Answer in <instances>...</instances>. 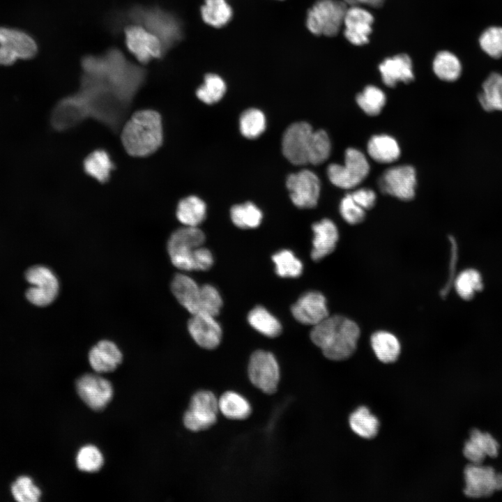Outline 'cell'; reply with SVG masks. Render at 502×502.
Instances as JSON below:
<instances>
[{
  "instance_id": "obj_50",
  "label": "cell",
  "mask_w": 502,
  "mask_h": 502,
  "mask_svg": "<svg viewBox=\"0 0 502 502\" xmlns=\"http://www.w3.org/2000/svg\"><path fill=\"white\" fill-rule=\"evenodd\" d=\"M449 241L450 243L449 275L447 282L440 291V295L442 298H445L448 295L452 285H453V282L455 280V271L458 258V248L455 239L453 236H450Z\"/></svg>"
},
{
  "instance_id": "obj_19",
  "label": "cell",
  "mask_w": 502,
  "mask_h": 502,
  "mask_svg": "<svg viewBox=\"0 0 502 502\" xmlns=\"http://www.w3.org/2000/svg\"><path fill=\"white\" fill-rule=\"evenodd\" d=\"M89 117L85 104L76 93L59 101L54 107L52 115V126L58 130L71 128Z\"/></svg>"
},
{
  "instance_id": "obj_13",
  "label": "cell",
  "mask_w": 502,
  "mask_h": 502,
  "mask_svg": "<svg viewBox=\"0 0 502 502\" xmlns=\"http://www.w3.org/2000/svg\"><path fill=\"white\" fill-rule=\"evenodd\" d=\"M312 126L307 122L291 124L285 130L282 141L284 157L292 164L308 163L309 150L313 134Z\"/></svg>"
},
{
  "instance_id": "obj_14",
  "label": "cell",
  "mask_w": 502,
  "mask_h": 502,
  "mask_svg": "<svg viewBox=\"0 0 502 502\" xmlns=\"http://www.w3.org/2000/svg\"><path fill=\"white\" fill-rule=\"evenodd\" d=\"M290 198L300 208H311L317 204L320 192V181L312 171L303 169L289 174L286 181Z\"/></svg>"
},
{
  "instance_id": "obj_46",
  "label": "cell",
  "mask_w": 502,
  "mask_h": 502,
  "mask_svg": "<svg viewBox=\"0 0 502 502\" xmlns=\"http://www.w3.org/2000/svg\"><path fill=\"white\" fill-rule=\"evenodd\" d=\"M222 306V300L217 289L208 284L202 285L198 313L216 317Z\"/></svg>"
},
{
  "instance_id": "obj_47",
  "label": "cell",
  "mask_w": 502,
  "mask_h": 502,
  "mask_svg": "<svg viewBox=\"0 0 502 502\" xmlns=\"http://www.w3.org/2000/svg\"><path fill=\"white\" fill-rule=\"evenodd\" d=\"M12 494L20 502H36L41 492L32 480L26 476L18 478L11 487Z\"/></svg>"
},
{
  "instance_id": "obj_34",
  "label": "cell",
  "mask_w": 502,
  "mask_h": 502,
  "mask_svg": "<svg viewBox=\"0 0 502 502\" xmlns=\"http://www.w3.org/2000/svg\"><path fill=\"white\" fill-rule=\"evenodd\" d=\"M351 429L364 439L374 438L378 433L379 422L365 406H360L349 417Z\"/></svg>"
},
{
  "instance_id": "obj_42",
  "label": "cell",
  "mask_w": 502,
  "mask_h": 502,
  "mask_svg": "<svg viewBox=\"0 0 502 502\" xmlns=\"http://www.w3.org/2000/svg\"><path fill=\"white\" fill-rule=\"evenodd\" d=\"M356 102L368 115L380 113L386 103L385 93L378 87L370 85L356 96Z\"/></svg>"
},
{
  "instance_id": "obj_30",
  "label": "cell",
  "mask_w": 502,
  "mask_h": 502,
  "mask_svg": "<svg viewBox=\"0 0 502 502\" xmlns=\"http://www.w3.org/2000/svg\"><path fill=\"white\" fill-rule=\"evenodd\" d=\"M206 206L197 196H188L181 199L177 206L176 218L185 226L197 227L206 218Z\"/></svg>"
},
{
  "instance_id": "obj_12",
  "label": "cell",
  "mask_w": 502,
  "mask_h": 502,
  "mask_svg": "<svg viewBox=\"0 0 502 502\" xmlns=\"http://www.w3.org/2000/svg\"><path fill=\"white\" fill-rule=\"evenodd\" d=\"M135 18L144 23L146 29L162 43L165 49L180 39L181 27L172 15L158 9L135 10Z\"/></svg>"
},
{
  "instance_id": "obj_36",
  "label": "cell",
  "mask_w": 502,
  "mask_h": 502,
  "mask_svg": "<svg viewBox=\"0 0 502 502\" xmlns=\"http://www.w3.org/2000/svg\"><path fill=\"white\" fill-rule=\"evenodd\" d=\"M433 70L439 79L452 82L459 78L462 65L455 54L448 51H441L434 59Z\"/></svg>"
},
{
  "instance_id": "obj_3",
  "label": "cell",
  "mask_w": 502,
  "mask_h": 502,
  "mask_svg": "<svg viewBox=\"0 0 502 502\" xmlns=\"http://www.w3.org/2000/svg\"><path fill=\"white\" fill-rule=\"evenodd\" d=\"M89 117L118 129L123 121L129 103L120 98L99 79L84 75L80 91Z\"/></svg>"
},
{
  "instance_id": "obj_44",
  "label": "cell",
  "mask_w": 502,
  "mask_h": 502,
  "mask_svg": "<svg viewBox=\"0 0 502 502\" xmlns=\"http://www.w3.org/2000/svg\"><path fill=\"white\" fill-rule=\"evenodd\" d=\"M103 456L95 446L86 445L82 447L76 456L77 468L84 472H96L102 467Z\"/></svg>"
},
{
  "instance_id": "obj_55",
  "label": "cell",
  "mask_w": 502,
  "mask_h": 502,
  "mask_svg": "<svg viewBox=\"0 0 502 502\" xmlns=\"http://www.w3.org/2000/svg\"><path fill=\"white\" fill-rule=\"evenodd\" d=\"M347 6H359L361 4L368 5L372 7H379L385 0H342Z\"/></svg>"
},
{
  "instance_id": "obj_23",
  "label": "cell",
  "mask_w": 502,
  "mask_h": 502,
  "mask_svg": "<svg viewBox=\"0 0 502 502\" xmlns=\"http://www.w3.org/2000/svg\"><path fill=\"white\" fill-rule=\"evenodd\" d=\"M122 353L113 342L104 340L94 345L89 353V363L98 373L114 370L122 361Z\"/></svg>"
},
{
  "instance_id": "obj_16",
  "label": "cell",
  "mask_w": 502,
  "mask_h": 502,
  "mask_svg": "<svg viewBox=\"0 0 502 502\" xmlns=\"http://www.w3.org/2000/svg\"><path fill=\"white\" fill-rule=\"evenodd\" d=\"M76 388L81 399L93 410H101L110 402L113 388L106 379L96 374H86L76 383Z\"/></svg>"
},
{
  "instance_id": "obj_24",
  "label": "cell",
  "mask_w": 502,
  "mask_h": 502,
  "mask_svg": "<svg viewBox=\"0 0 502 502\" xmlns=\"http://www.w3.org/2000/svg\"><path fill=\"white\" fill-rule=\"evenodd\" d=\"M379 69L383 83L389 87L395 86L399 82H410L414 77L411 60L404 54L386 59Z\"/></svg>"
},
{
  "instance_id": "obj_20",
  "label": "cell",
  "mask_w": 502,
  "mask_h": 502,
  "mask_svg": "<svg viewBox=\"0 0 502 502\" xmlns=\"http://www.w3.org/2000/svg\"><path fill=\"white\" fill-rule=\"evenodd\" d=\"M188 329L195 342L202 348L213 349L220 343L222 328L215 317L201 313L192 314Z\"/></svg>"
},
{
  "instance_id": "obj_25",
  "label": "cell",
  "mask_w": 502,
  "mask_h": 502,
  "mask_svg": "<svg viewBox=\"0 0 502 502\" xmlns=\"http://www.w3.org/2000/svg\"><path fill=\"white\" fill-rule=\"evenodd\" d=\"M171 290L179 303L191 314L199 312L201 287L187 275L176 274L171 283Z\"/></svg>"
},
{
  "instance_id": "obj_43",
  "label": "cell",
  "mask_w": 502,
  "mask_h": 502,
  "mask_svg": "<svg viewBox=\"0 0 502 502\" xmlns=\"http://www.w3.org/2000/svg\"><path fill=\"white\" fill-rule=\"evenodd\" d=\"M330 142L323 130L314 131L309 150L308 163L319 165L326 161L330 152Z\"/></svg>"
},
{
  "instance_id": "obj_5",
  "label": "cell",
  "mask_w": 502,
  "mask_h": 502,
  "mask_svg": "<svg viewBox=\"0 0 502 502\" xmlns=\"http://www.w3.org/2000/svg\"><path fill=\"white\" fill-rule=\"evenodd\" d=\"M347 8L342 0H318L307 13V29L317 36H335L343 24Z\"/></svg>"
},
{
  "instance_id": "obj_28",
  "label": "cell",
  "mask_w": 502,
  "mask_h": 502,
  "mask_svg": "<svg viewBox=\"0 0 502 502\" xmlns=\"http://www.w3.org/2000/svg\"><path fill=\"white\" fill-rule=\"evenodd\" d=\"M372 348L377 358L385 363L395 362L400 353V343L393 333L380 330L370 338Z\"/></svg>"
},
{
  "instance_id": "obj_33",
  "label": "cell",
  "mask_w": 502,
  "mask_h": 502,
  "mask_svg": "<svg viewBox=\"0 0 502 502\" xmlns=\"http://www.w3.org/2000/svg\"><path fill=\"white\" fill-rule=\"evenodd\" d=\"M113 167L109 154L101 149L91 153L84 161L85 172L101 183L108 180Z\"/></svg>"
},
{
  "instance_id": "obj_4",
  "label": "cell",
  "mask_w": 502,
  "mask_h": 502,
  "mask_svg": "<svg viewBox=\"0 0 502 502\" xmlns=\"http://www.w3.org/2000/svg\"><path fill=\"white\" fill-rule=\"evenodd\" d=\"M121 141L127 153L135 157H144L154 153L162 144L161 116L152 109L135 112L124 124Z\"/></svg>"
},
{
  "instance_id": "obj_10",
  "label": "cell",
  "mask_w": 502,
  "mask_h": 502,
  "mask_svg": "<svg viewBox=\"0 0 502 502\" xmlns=\"http://www.w3.org/2000/svg\"><path fill=\"white\" fill-rule=\"evenodd\" d=\"M26 281L32 286L26 292L29 302L37 306H46L56 298L59 281L54 273L44 266H34L25 273Z\"/></svg>"
},
{
  "instance_id": "obj_29",
  "label": "cell",
  "mask_w": 502,
  "mask_h": 502,
  "mask_svg": "<svg viewBox=\"0 0 502 502\" xmlns=\"http://www.w3.org/2000/svg\"><path fill=\"white\" fill-rule=\"evenodd\" d=\"M478 101L486 111L502 110L501 74L494 72L489 75L482 83Z\"/></svg>"
},
{
  "instance_id": "obj_11",
  "label": "cell",
  "mask_w": 502,
  "mask_h": 502,
  "mask_svg": "<svg viewBox=\"0 0 502 502\" xmlns=\"http://www.w3.org/2000/svg\"><path fill=\"white\" fill-rule=\"evenodd\" d=\"M464 492L471 498L490 496L495 491L502 490V473L482 464H469L464 471Z\"/></svg>"
},
{
  "instance_id": "obj_2",
  "label": "cell",
  "mask_w": 502,
  "mask_h": 502,
  "mask_svg": "<svg viewBox=\"0 0 502 502\" xmlns=\"http://www.w3.org/2000/svg\"><path fill=\"white\" fill-rule=\"evenodd\" d=\"M359 336L357 324L341 315L328 316L310 332L312 342L332 360L350 357L356 351Z\"/></svg>"
},
{
  "instance_id": "obj_6",
  "label": "cell",
  "mask_w": 502,
  "mask_h": 502,
  "mask_svg": "<svg viewBox=\"0 0 502 502\" xmlns=\"http://www.w3.org/2000/svg\"><path fill=\"white\" fill-rule=\"evenodd\" d=\"M204 241V233L197 227L185 226L175 230L167 242L172 264L183 271H193L194 253Z\"/></svg>"
},
{
  "instance_id": "obj_49",
  "label": "cell",
  "mask_w": 502,
  "mask_h": 502,
  "mask_svg": "<svg viewBox=\"0 0 502 502\" xmlns=\"http://www.w3.org/2000/svg\"><path fill=\"white\" fill-rule=\"evenodd\" d=\"M365 211L352 199L350 194L346 195L340 204V212L342 217L351 225L361 222L365 218Z\"/></svg>"
},
{
  "instance_id": "obj_18",
  "label": "cell",
  "mask_w": 502,
  "mask_h": 502,
  "mask_svg": "<svg viewBox=\"0 0 502 502\" xmlns=\"http://www.w3.org/2000/svg\"><path fill=\"white\" fill-rule=\"evenodd\" d=\"M291 311L298 322L313 326L328 317L326 299L317 291H307L301 295L292 305Z\"/></svg>"
},
{
  "instance_id": "obj_7",
  "label": "cell",
  "mask_w": 502,
  "mask_h": 502,
  "mask_svg": "<svg viewBox=\"0 0 502 502\" xmlns=\"http://www.w3.org/2000/svg\"><path fill=\"white\" fill-rule=\"evenodd\" d=\"M369 163L365 155L353 148L347 149L344 164H331L328 167L327 174L330 182L335 186L350 189L358 185L367 176Z\"/></svg>"
},
{
  "instance_id": "obj_45",
  "label": "cell",
  "mask_w": 502,
  "mask_h": 502,
  "mask_svg": "<svg viewBox=\"0 0 502 502\" xmlns=\"http://www.w3.org/2000/svg\"><path fill=\"white\" fill-rule=\"evenodd\" d=\"M481 49L494 59L502 56V27L493 26L485 29L480 36Z\"/></svg>"
},
{
  "instance_id": "obj_9",
  "label": "cell",
  "mask_w": 502,
  "mask_h": 502,
  "mask_svg": "<svg viewBox=\"0 0 502 502\" xmlns=\"http://www.w3.org/2000/svg\"><path fill=\"white\" fill-rule=\"evenodd\" d=\"M248 376L259 390L267 394L274 393L280 381V368L274 355L264 350L255 351L250 358Z\"/></svg>"
},
{
  "instance_id": "obj_32",
  "label": "cell",
  "mask_w": 502,
  "mask_h": 502,
  "mask_svg": "<svg viewBox=\"0 0 502 502\" xmlns=\"http://www.w3.org/2000/svg\"><path fill=\"white\" fill-rule=\"evenodd\" d=\"M248 321L254 329L268 337H275L282 332L280 321L263 306H256L251 310Z\"/></svg>"
},
{
  "instance_id": "obj_53",
  "label": "cell",
  "mask_w": 502,
  "mask_h": 502,
  "mask_svg": "<svg viewBox=\"0 0 502 502\" xmlns=\"http://www.w3.org/2000/svg\"><path fill=\"white\" fill-rule=\"evenodd\" d=\"M463 453L471 463L475 464H482L487 457L470 439L465 442Z\"/></svg>"
},
{
  "instance_id": "obj_31",
  "label": "cell",
  "mask_w": 502,
  "mask_h": 502,
  "mask_svg": "<svg viewBox=\"0 0 502 502\" xmlns=\"http://www.w3.org/2000/svg\"><path fill=\"white\" fill-rule=\"evenodd\" d=\"M219 411L227 418L243 420L249 417L252 408L249 402L234 391L224 393L218 400Z\"/></svg>"
},
{
  "instance_id": "obj_54",
  "label": "cell",
  "mask_w": 502,
  "mask_h": 502,
  "mask_svg": "<svg viewBox=\"0 0 502 502\" xmlns=\"http://www.w3.org/2000/svg\"><path fill=\"white\" fill-rule=\"evenodd\" d=\"M17 59V55L6 47L0 45V65L10 66L13 64Z\"/></svg>"
},
{
  "instance_id": "obj_1",
  "label": "cell",
  "mask_w": 502,
  "mask_h": 502,
  "mask_svg": "<svg viewBox=\"0 0 502 502\" xmlns=\"http://www.w3.org/2000/svg\"><path fill=\"white\" fill-rule=\"evenodd\" d=\"M83 67L85 75L100 80L129 104L144 77V72L128 62L117 50H112L103 57H87Z\"/></svg>"
},
{
  "instance_id": "obj_22",
  "label": "cell",
  "mask_w": 502,
  "mask_h": 502,
  "mask_svg": "<svg viewBox=\"0 0 502 502\" xmlns=\"http://www.w3.org/2000/svg\"><path fill=\"white\" fill-rule=\"evenodd\" d=\"M314 238L311 258L320 261L335 250L339 238L336 225L333 221L325 218L312 225Z\"/></svg>"
},
{
  "instance_id": "obj_41",
  "label": "cell",
  "mask_w": 502,
  "mask_h": 502,
  "mask_svg": "<svg viewBox=\"0 0 502 502\" xmlns=\"http://www.w3.org/2000/svg\"><path fill=\"white\" fill-rule=\"evenodd\" d=\"M226 84L218 75L207 74L204 82L197 91V98L206 104L211 105L218 102L225 95Z\"/></svg>"
},
{
  "instance_id": "obj_21",
  "label": "cell",
  "mask_w": 502,
  "mask_h": 502,
  "mask_svg": "<svg viewBox=\"0 0 502 502\" xmlns=\"http://www.w3.org/2000/svg\"><path fill=\"white\" fill-rule=\"evenodd\" d=\"M373 22L372 15L367 10L360 6L347 8L343 22L345 38L355 45L367 43Z\"/></svg>"
},
{
  "instance_id": "obj_51",
  "label": "cell",
  "mask_w": 502,
  "mask_h": 502,
  "mask_svg": "<svg viewBox=\"0 0 502 502\" xmlns=\"http://www.w3.org/2000/svg\"><path fill=\"white\" fill-rule=\"evenodd\" d=\"M213 264L211 251L202 246L196 249L193 256V271H207Z\"/></svg>"
},
{
  "instance_id": "obj_17",
  "label": "cell",
  "mask_w": 502,
  "mask_h": 502,
  "mask_svg": "<svg viewBox=\"0 0 502 502\" xmlns=\"http://www.w3.org/2000/svg\"><path fill=\"white\" fill-rule=\"evenodd\" d=\"M129 50L141 62L146 63L161 55L165 47L161 41L146 28L132 26L126 31Z\"/></svg>"
},
{
  "instance_id": "obj_40",
  "label": "cell",
  "mask_w": 502,
  "mask_h": 502,
  "mask_svg": "<svg viewBox=\"0 0 502 502\" xmlns=\"http://www.w3.org/2000/svg\"><path fill=\"white\" fill-rule=\"evenodd\" d=\"M241 134L246 138L255 139L266 129V117L264 113L256 108L244 111L239 119Z\"/></svg>"
},
{
  "instance_id": "obj_37",
  "label": "cell",
  "mask_w": 502,
  "mask_h": 502,
  "mask_svg": "<svg viewBox=\"0 0 502 502\" xmlns=\"http://www.w3.org/2000/svg\"><path fill=\"white\" fill-rule=\"evenodd\" d=\"M230 216L232 222L241 229L256 228L262 220L260 209L250 201L233 206L230 210Z\"/></svg>"
},
{
  "instance_id": "obj_38",
  "label": "cell",
  "mask_w": 502,
  "mask_h": 502,
  "mask_svg": "<svg viewBox=\"0 0 502 502\" xmlns=\"http://www.w3.org/2000/svg\"><path fill=\"white\" fill-rule=\"evenodd\" d=\"M272 259L275 270L281 277H298L303 272V264L289 250H282L274 254Z\"/></svg>"
},
{
  "instance_id": "obj_26",
  "label": "cell",
  "mask_w": 502,
  "mask_h": 502,
  "mask_svg": "<svg viewBox=\"0 0 502 502\" xmlns=\"http://www.w3.org/2000/svg\"><path fill=\"white\" fill-rule=\"evenodd\" d=\"M0 45L13 52L18 59H29L37 52V45L28 33L16 29L0 27Z\"/></svg>"
},
{
  "instance_id": "obj_15",
  "label": "cell",
  "mask_w": 502,
  "mask_h": 502,
  "mask_svg": "<svg viewBox=\"0 0 502 502\" xmlns=\"http://www.w3.org/2000/svg\"><path fill=\"white\" fill-rule=\"evenodd\" d=\"M416 185L415 169L410 165H400L387 169L379 181L381 190L401 200L413 198Z\"/></svg>"
},
{
  "instance_id": "obj_35",
  "label": "cell",
  "mask_w": 502,
  "mask_h": 502,
  "mask_svg": "<svg viewBox=\"0 0 502 502\" xmlns=\"http://www.w3.org/2000/svg\"><path fill=\"white\" fill-rule=\"evenodd\" d=\"M201 14L205 23L220 28L229 21L232 10L225 0H205Z\"/></svg>"
},
{
  "instance_id": "obj_8",
  "label": "cell",
  "mask_w": 502,
  "mask_h": 502,
  "mask_svg": "<svg viewBox=\"0 0 502 502\" xmlns=\"http://www.w3.org/2000/svg\"><path fill=\"white\" fill-rule=\"evenodd\" d=\"M218 411V400L215 395L209 390H199L190 400L183 416L184 425L193 432L206 429L215 423Z\"/></svg>"
},
{
  "instance_id": "obj_27",
  "label": "cell",
  "mask_w": 502,
  "mask_h": 502,
  "mask_svg": "<svg viewBox=\"0 0 502 502\" xmlns=\"http://www.w3.org/2000/svg\"><path fill=\"white\" fill-rule=\"evenodd\" d=\"M367 152L375 161L390 163L400 157V149L393 137L387 135H377L369 140Z\"/></svg>"
},
{
  "instance_id": "obj_39",
  "label": "cell",
  "mask_w": 502,
  "mask_h": 502,
  "mask_svg": "<svg viewBox=\"0 0 502 502\" xmlns=\"http://www.w3.org/2000/svg\"><path fill=\"white\" fill-rule=\"evenodd\" d=\"M458 295L464 300H470L475 293L482 289L480 273L473 268L462 271L453 282Z\"/></svg>"
},
{
  "instance_id": "obj_52",
  "label": "cell",
  "mask_w": 502,
  "mask_h": 502,
  "mask_svg": "<svg viewBox=\"0 0 502 502\" xmlns=\"http://www.w3.org/2000/svg\"><path fill=\"white\" fill-rule=\"evenodd\" d=\"M352 199L365 210L372 208L376 201L375 192L368 188H360L349 193Z\"/></svg>"
},
{
  "instance_id": "obj_48",
  "label": "cell",
  "mask_w": 502,
  "mask_h": 502,
  "mask_svg": "<svg viewBox=\"0 0 502 502\" xmlns=\"http://www.w3.org/2000/svg\"><path fill=\"white\" fill-rule=\"evenodd\" d=\"M469 439L486 455L496 457L499 453V444L489 433L482 432L478 429L470 432Z\"/></svg>"
}]
</instances>
